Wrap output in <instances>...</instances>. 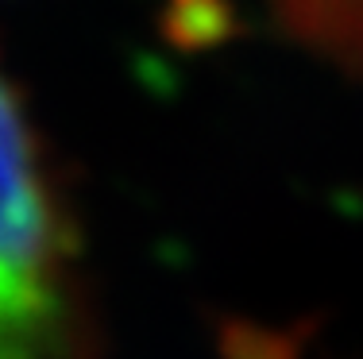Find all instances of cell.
<instances>
[{
	"label": "cell",
	"mask_w": 363,
	"mask_h": 359,
	"mask_svg": "<svg viewBox=\"0 0 363 359\" xmlns=\"http://www.w3.org/2000/svg\"><path fill=\"white\" fill-rule=\"evenodd\" d=\"M236 28L228 0H170L167 4V35L186 50H201L228 39Z\"/></svg>",
	"instance_id": "3"
},
{
	"label": "cell",
	"mask_w": 363,
	"mask_h": 359,
	"mask_svg": "<svg viewBox=\"0 0 363 359\" xmlns=\"http://www.w3.org/2000/svg\"><path fill=\"white\" fill-rule=\"evenodd\" d=\"M224 355L228 359H298L286 340H279L267 329H252V324H240V329L228 332Z\"/></svg>",
	"instance_id": "4"
},
{
	"label": "cell",
	"mask_w": 363,
	"mask_h": 359,
	"mask_svg": "<svg viewBox=\"0 0 363 359\" xmlns=\"http://www.w3.org/2000/svg\"><path fill=\"white\" fill-rule=\"evenodd\" d=\"M279 4L309 39H325L340 50H363V0H279Z\"/></svg>",
	"instance_id": "2"
},
{
	"label": "cell",
	"mask_w": 363,
	"mask_h": 359,
	"mask_svg": "<svg viewBox=\"0 0 363 359\" xmlns=\"http://www.w3.org/2000/svg\"><path fill=\"white\" fill-rule=\"evenodd\" d=\"M0 359H89L74 228L16 81L0 66Z\"/></svg>",
	"instance_id": "1"
}]
</instances>
